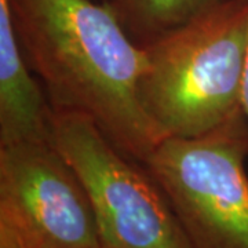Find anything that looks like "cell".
<instances>
[{"label":"cell","instance_id":"cell-1","mask_svg":"<svg viewBox=\"0 0 248 248\" xmlns=\"http://www.w3.org/2000/svg\"><path fill=\"white\" fill-rule=\"evenodd\" d=\"M18 42L53 112L89 119L143 163L163 141L142 108L145 53L105 1L10 0Z\"/></svg>","mask_w":248,"mask_h":248},{"label":"cell","instance_id":"cell-2","mask_svg":"<svg viewBox=\"0 0 248 248\" xmlns=\"http://www.w3.org/2000/svg\"><path fill=\"white\" fill-rule=\"evenodd\" d=\"M138 93L164 138H196L241 112L248 0H225L141 46Z\"/></svg>","mask_w":248,"mask_h":248},{"label":"cell","instance_id":"cell-3","mask_svg":"<svg viewBox=\"0 0 248 248\" xmlns=\"http://www.w3.org/2000/svg\"><path fill=\"white\" fill-rule=\"evenodd\" d=\"M248 127L243 110L196 138H164L142 164L192 248H248Z\"/></svg>","mask_w":248,"mask_h":248},{"label":"cell","instance_id":"cell-4","mask_svg":"<svg viewBox=\"0 0 248 248\" xmlns=\"http://www.w3.org/2000/svg\"><path fill=\"white\" fill-rule=\"evenodd\" d=\"M51 141L84 186L102 248H192L167 196L145 166L89 119L53 112Z\"/></svg>","mask_w":248,"mask_h":248},{"label":"cell","instance_id":"cell-5","mask_svg":"<svg viewBox=\"0 0 248 248\" xmlns=\"http://www.w3.org/2000/svg\"><path fill=\"white\" fill-rule=\"evenodd\" d=\"M0 248H102L89 195L51 138L0 146Z\"/></svg>","mask_w":248,"mask_h":248},{"label":"cell","instance_id":"cell-6","mask_svg":"<svg viewBox=\"0 0 248 248\" xmlns=\"http://www.w3.org/2000/svg\"><path fill=\"white\" fill-rule=\"evenodd\" d=\"M51 116L43 87L21 50L10 0H0V146L50 140Z\"/></svg>","mask_w":248,"mask_h":248},{"label":"cell","instance_id":"cell-7","mask_svg":"<svg viewBox=\"0 0 248 248\" xmlns=\"http://www.w3.org/2000/svg\"><path fill=\"white\" fill-rule=\"evenodd\" d=\"M137 45L143 46L225 0H104Z\"/></svg>","mask_w":248,"mask_h":248},{"label":"cell","instance_id":"cell-8","mask_svg":"<svg viewBox=\"0 0 248 248\" xmlns=\"http://www.w3.org/2000/svg\"><path fill=\"white\" fill-rule=\"evenodd\" d=\"M241 109H243L248 127V50L246 66H244V75H243V84H241Z\"/></svg>","mask_w":248,"mask_h":248}]
</instances>
